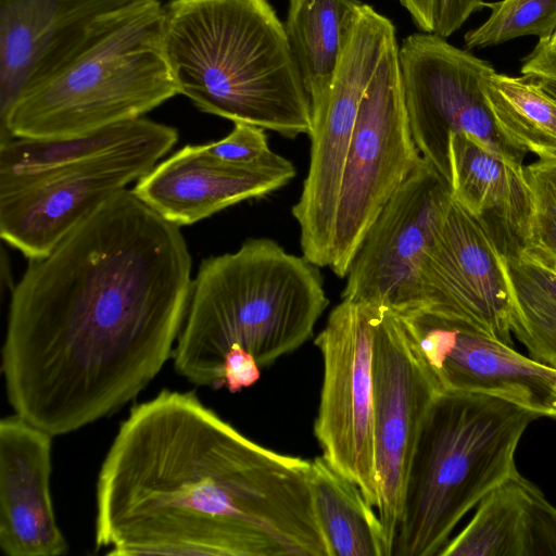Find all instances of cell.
<instances>
[{"label": "cell", "mask_w": 556, "mask_h": 556, "mask_svg": "<svg viewBox=\"0 0 556 556\" xmlns=\"http://www.w3.org/2000/svg\"><path fill=\"white\" fill-rule=\"evenodd\" d=\"M192 258L180 227L113 193L12 289L2 372L14 413L52 437L135 399L173 355Z\"/></svg>", "instance_id": "6da1fadb"}, {"label": "cell", "mask_w": 556, "mask_h": 556, "mask_svg": "<svg viewBox=\"0 0 556 556\" xmlns=\"http://www.w3.org/2000/svg\"><path fill=\"white\" fill-rule=\"evenodd\" d=\"M311 460L266 448L193 392L163 390L121 424L97 481L108 555L330 556Z\"/></svg>", "instance_id": "7a4b0ae2"}, {"label": "cell", "mask_w": 556, "mask_h": 556, "mask_svg": "<svg viewBox=\"0 0 556 556\" xmlns=\"http://www.w3.org/2000/svg\"><path fill=\"white\" fill-rule=\"evenodd\" d=\"M162 31L178 92L200 111L287 138L309 134L311 100L267 0H170Z\"/></svg>", "instance_id": "3957f363"}, {"label": "cell", "mask_w": 556, "mask_h": 556, "mask_svg": "<svg viewBox=\"0 0 556 556\" xmlns=\"http://www.w3.org/2000/svg\"><path fill=\"white\" fill-rule=\"evenodd\" d=\"M328 304L318 266L271 239H249L199 266L174 367L195 386L220 389L231 348L267 367L313 336Z\"/></svg>", "instance_id": "277c9868"}, {"label": "cell", "mask_w": 556, "mask_h": 556, "mask_svg": "<svg viewBox=\"0 0 556 556\" xmlns=\"http://www.w3.org/2000/svg\"><path fill=\"white\" fill-rule=\"evenodd\" d=\"M536 417L492 394L439 392L410 459L392 556L440 555L459 520L516 471Z\"/></svg>", "instance_id": "5b68a950"}, {"label": "cell", "mask_w": 556, "mask_h": 556, "mask_svg": "<svg viewBox=\"0 0 556 556\" xmlns=\"http://www.w3.org/2000/svg\"><path fill=\"white\" fill-rule=\"evenodd\" d=\"M162 0H132L61 73L14 106L13 138L63 139L142 117L179 94L163 45Z\"/></svg>", "instance_id": "8992f818"}, {"label": "cell", "mask_w": 556, "mask_h": 556, "mask_svg": "<svg viewBox=\"0 0 556 556\" xmlns=\"http://www.w3.org/2000/svg\"><path fill=\"white\" fill-rule=\"evenodd\" d=\"M399 48L395 37L363 96L345 159L329 263L339 278L382 207L424 161L409 126Z\"/></svg>", "instance_id": "52a82bcc"}, {"label": "cell", "mask_w": 556, "mask_h": 556, "mask_svg": "<svg viewBox=\"0 0 556 556\" xmlns=\"http://www.w3.org/2000/svg\"><path fill=\"white\" fill-rule=\"evenodd\" d=\"M395 37L393 23L358 0L329 91L311 105L309 165L292 215L302 255L318 267H329L341 178L361 101Z\"/></svg>", "instance_id": "ba28073f"}, {"label": "cell", "mask_w": 556, "mask_h": 556, "mask_svg": "<svg viewBox=\"0 0 556 556\" xmlns=\"http://www.w3.org/2000/svg\"><path fill=\"white\" fill-rule=\"evenodd\" d=\"M404 99L415 144L450 184V138L467 134L502 157L523 165L527 151L498 128L481 88L495 71L485 60L434 33L407 36L399 48Z\"/></svg>", "instance_id": "9c48e42d"}, {"label": "cell", "mask_w": 556, "mask_h": 556, "mask_svg": "<svg viewBox=\"0 0 556 556\" xmlns=\"http://www.w3.org/2000/svg\"><path fill=\"white\" fill-rule=\"evenodd\" d=\"M377 306L342 300L315 339L323 383L314 434L321 456L376 509L380 501L374 434L372 341Z\"/></svg>", "instance_id": "30bf717a"}, {"label": "cell", "mask_w": 556, "mask_h": 556, "mask_svg": "<svg viewBox=\"0 0 556 556\" xmlns=\"http://www.w3.org/2000/svg\"><path fill=\"white\" fill-rule=\"evenodd\" d=\"M451 199L450 184L424 160L365 235L345 277L342 300L397 315L415 309L421 267Z\"/></svg>", "instance_id": "8fae6325"}, {"label": "cell", "mask_w": 556, "mask_h": 556, "mask_svg": "<svg viewBox=\"0 0 556 556\" xmlns=\"http://www.w3.org/2000/svg\"><path fill=\"white\" fill-rule=\"evenodd\" d=\"M178 136L122 148L50 170L0 195V236L39 260L113 193L149 173Z\"/></svg>", "instance_id": "7c38bea8"}, {"label": "cell", "mask_w": 556, "mask_h": 556, "mask_svg": "<svg viewBox=\"0 0 556 556\" xmlns=\"http://www.w3.org/2000/svg\"><path fill=\"white\" fill-rule=\"evenodd\" d=\"M371 368L377 510L393 549L410 459L439 389L400 316L382 307L375 318Z\"/></svg>", "instance_id": "4fadbf2b"}, {"label": "cell", "mask_w": 556, "mask_h": 556, "mask_svg": "<svg viewBox=\"0 0 556 556\" xmlns=\"http://www.w3.org/2000/svg\"><path fill=\"white\" fill-rule=\"evenodd\" d=\"M442 391L481 392L556 419V369L476 326L428 308L399 315Z\"/></svg>", "instance_id": "5bb4252c"}, {"label": "cell", "mask_w": 556, "mask_h": 556, "mask_svg": "<svg viewBox=\"0 0 556 556\" xmlns=\"http://www.w3.org/2000/svg\"><path fill=\"white\" fill-rule=\"evenodd\" d=\"M132 0H0V143L29 91L68 66Z\"/></svg>", "instance_id": "9a60e30c"}, {"label": "cell", "mask_w": 556, "mask_h": 556, "mask_svg": "<svg viewBox=\"0 0 556 556\" xmlns=\"http://www.w3.org/2000/svg\"><path fill=\"white\" fill-rule=\"evenodd\" d=\"M416 308L460 318L513 346L504 258L477 219L453 198L424 261Z\"/></svg>", "instance_id": "2e32d148"}, {"label": "cell", "mask_w": 556, "mask_h": 556, "mask_svg": "<svg viewBox=\"0 0 556 556\" xmlns=\"http://www.w3.org/2000/svg\"><path fill=\"white\" fill-rule=\"evenodd\" d=\"M296 175L274 151L261 161L231 163L187 144L137 180L134 193L169 223L195 224L239 202L263 198Z\"/></svg>", "instance_id": "e0dca14e"}, {"label": "cell", "mask_w": 556, "mask_h": 556, "mask_svg": "<svg viewBox=\"0 0 556 556\" xmlns=\"http://www.w3.org/2000/svg\"><path fill=\"white\" fill-rule=\"evenodd\" d=\"M52 435L14 414L0 422V547L8 556H61L68 544L50 492Z\"/></svg>", "instance_id": "ac0fdd59"}, {"label": "cell", "mask_w": 556, "mask_h": 556, "mask_svg": "<svg viewBox=\"0 0 556 556\" xmlns=\"http://www.w3.org/2000/svg\"><path fill=\"white\" fill-rule=\"evenodd\" d=\"M450 165L452 198L477 219L503 258L527 252L533 201L523 165L463 132L450 138Z\"/></svg>", "instance_id": "d6986e66"}, {"label": "cell", "mask_w": 556, "mask_h": 556, "mask_svg": "<svg viewBox=\"0 0 556 556\" xmlns=\"http://www.w3.org/2000/svg\"><path fill=\"white\" fill-rule=\"evenodd\" d=\"M173 136H178L176 128L139 117L63 139L13 138L0 144V195L50 170Z\"/></svg>", "instance_id": "ffe728a7"}, {"label": "cell", "mask_w": 556, "mask_h": 556, "mask_svg": "<svg viewBox=\"0 0 556 556\" xmlns=\"http://www.w3.org/2000/svg\"><path fill=\"white\" fill-rule=\"evenodd\" d=\"M308 481L330 556H392L379 515L353 481L323 456L311 460Z\"/></svg>", "instance_id": "44dd1931"}, {"label": "cell", "mask_w": 556, "mask_h": 556, "mask_svg": "<svg viewBox=\"0 0 556 556\" xmlns=\"http://www.w3.org/2000/svg\"><path fill=\"white\" fill-rule=\"evenodd\" d=\"M358 0H289L283 23L311 105L329 91Z\"/></svg>", "instance_id": "7402d4cb"}, {"label": "cell", "mask_w": 556, "mask_h": 556, "mask_svg": "<svg viewBox=\"0 0 556 556\" xmlns=\"http://www.w3.org/2000/svg\"><path fill=\"white\" fill-rule=\"evenodd\" d=\"M504 263L511 296V332L531 359L556 369V266L527 254Z\"/></svg>", "instance_id": "603a6c76"}, {"label": "cell", "mask_w": 556, "mask_h": 556, "mask_svg": "<svg viewBox=\"0 0 556 556\" xmlns=\"http://www.w3.org/2000/svg\"><path fill=\"white\" fill-rule=\"evenodd\" d=\"M481 88L494 121L516 146L540 159L556 156V103L521 77L486 74Z\"/></svg>", "instance_id": "cb8c5ba5"}, {"label": "cell", "mask_w": 556, "mask_h": 556, "mask_svg": "<svg viewBox=\"0 0 556 556\" xmlns=\"http://www.w3.org/2000/svg\"><path fill=\"white\" fill-rule=\"evenodd\" d=\"M522 476L516 470L489 492L440 556H525Z\"/></svg>", "instance_id": "d4e9b609"}, {"label": "cell", "mask_w": 556, "mask_h": 556, "mask_svg": "<svg viewBox=\"0 0 556 556\" xmlns=\"http://www.w3.org/2000/svg\"><path fill=\"white\" fill-rule=\"evenodd\" d=\"M484 7L491 14L466 33L467 49L496 46L523 36L546 39L556 30V0H501L485 2Z\"/></svg>", "instance_id": "484cf974"}, {"label": "cell", "mask_w": 556, "mask_h": 556, "mask_svg": "<svg viewBox=\"0 0 556 556\" xmlns=\"http://www.w3.org/2000/svg\"><path fill=\"white\" fill-rule=\"evenodd\" d=\"M533 201V222L527 254L556 266V156L523 166Z\"/></svg>", "instance_id": "4316f807"}, {"label": "cell", "mask_w": 556, "mask_h": 556, "mask_svg": "<svg viewBox=\"0 0 556 556\" xmlns=\"http://www.w3.org/2000/svg\"><path fill=\"white\" fill-rule=\"evenodd\" d=\"M525 556L556 555V507L522 477Z\"/></svg>", "instance_id": "83f0119b"}, {"label": "cell", "mask_w": 556, "mask_h": 556, "mask_svg": "<svg viewBox=\"0 0 556 556\" xmlns=\"http://www.w3.org/2000/svg\"><path fill=\"white\" fill-rule=\"evenodd\" d=\"M264 130L261 127L238 122L225 138L202 144V148L210 155L223 161L240 164L254 163L273 152Z\"/></svg>", "instance_id": "f1b7e54d"}, {"label": "cell", "mask_w": 556, "mask_h": 556, "mask_svg": "<svg viewBox=\"0 0 556 556\" xmlns=\"http://www.w3.org/2000/svg\"><path fill=\"white\" fill-rule=\"evenodd\" d=\"M521 78L556 103V47L549 38L539 39L523 58Z\"/></svg>", "instance_id": "f546056e"}, {"label": "cell", "mask_w": 556, "mask_h": 556, "mask_svg": "<svg viewBox=\"0 0 556 556\" xmlns=\"http://www.w3.org/2000/svg\"><path fill=\"white\" fill-rule=\"evenodd\" d=\"M260 375L261 367L254 356L242 348L233 346L224 359L222 387L236 393L253 386Z\"/></svg>", "instance_id": "4dcf8cb0"}, {"label": "cell", "mask_w": 556, "mask_h": 556, "mask_svg": "<svg viewBox=\"0 0 556 556\" xmlns=\"http://www.w3.org/2000/svg\"><path fill=\"white\" fill-rule=\"evenodd\" d=\"M483 0H438L434 34L447 38L458 30L468 17L484 8Z\"/></svg>", "instance_id": "1f68e13d"}, {"label": "cell", "mask_w": 556, "mask_h": 556, "mask_svg": "<svg viewBox=\"0 0 556 556\" xmlns=\"http://www.w3.org/2000/svg\"><path fill=\"white\" fill-rule=\"evenodd\" d=\"M415 25L424 33H434L438 0H399Z\"/></svg>", "instance_id": "d6a6232c"}, {"label": "cell", "mask_w": 556, "mask_h": 556, "mask_svg": "<svg viewBox=\"0 0 556 556\" xmlns=\"http://www.w3.org/2000/svg\"><path fill=\"white\" fill-rule=\"evenodd\" d=\"M549 41H551L552 45H554L556 47V30L554 31V34L549 38Z\"/></svg>", "instance_id": "836d02e7"}]
</instances>
